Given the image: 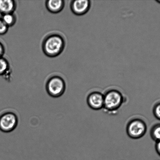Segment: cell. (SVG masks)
Listing matches in <instances>:
<instances>
[{"label": "cell", "mask_w": 160, "mask_h": 160, "mask_svg": "<svg viewBox=\"0 0 160 160\" xmlns=\"http://www.w3.org/2000/svg\"><path fill=\"white\" fill-rule=\"evenodd\" d=\"M125 97L120 91L111 89L104 94L103 109L109 112L118 110L125 101Z\"/></svg>", "instance_id": "cell-1"}, {"label": "cell", "mask_w": 160, "mask_h": 160, "mask_svg": "<svg viewBox=\"0 0 160 160\" xmlns=\"http://www.w3.org/2000/svg\"><path fill=\"white\" fill-rule=\"evenodd\" d=\"M46 89L50 96L58 98L61 96L65 92V84L62 78L54 77L49 80L47 83Z\"/></svg>", "instance_id": "cell-4"}, {"label": "cell", "mask_w": 160, "mask_h": 160, "mask_svg": "<svg viewBox=\"0 0 160 160\" xmlns=\"http://www.w3.org/2000/svg\"><path fill=\"white\" fill-rule=\"evenodd\" d=\"M1 20L9 27L13 26L15 23L16 19L12 13H8L3 15Z\"/></svg>", "instance_id": "cell-11"}, {"label": "cell", "mask_w": 160, "mask_h": 160, "mask_svg": "<svg viewBox=\"0 0 160 160\" xmlns=\"http://www.w3.org/2000/svg\"><path fill=\"white\" fill-rule=\"evenodd\" d=\"M88 106L94 110L98 111L104 107V94L95 91L88 95L87 98Z\"/></svg>", "instance_id": "cell-6"}, {"label": "cell", "mask_w": 160, "mask_h": 160, "mask_svg": "<svg viewBox=\"0 0 160 160\" xmlns=\"http://www.w3.org/2000/svg\"><path fill=\"white\" fill-rule=\"evenodd\" d=\"M8 26L2 20H0V35L5 34L8 31Z\"/></svg>", "instance_id": "cell-14"}, {"label": "cell", "mask_w": 160, "mask_h": 160, "mask_svg": "<svg viewBox=\"0 0 160 160\" xmlns=\"http://www.w3.org/2000/svg\"><path fill=\"white\" fill-rule=\"evenodd\" d=\"M90 6V2L88 0H77L71 3V8L74 13L81 15L88 12Z\"/></svg>", "instance_id": "cell-7"}, {"label": "cell", "mask_w": 160, "mask_h": 160, "mask_svg": "<svg viewBox=\"0 0 160 160\" xmlns=\"http://www.w3.org/2000/svg\"><path fill=\"white\" fill-rule=\"evenodd\" d=\"M148 131L146 123L141 117L133 118L127 125V134L133 139H139L143 137Z\"/></svg>", "instance_id": "cell-2"}, {"label": "cell", "mask_w": 160, "mask_h": 160, "mask_svg": "<svg viewBox=\"0 0 160 160\" xmlns=\"http://www.w3.org/2000/svg\"><path fill=\"white\" fill-rule=\"evenodd\" d=\"M64 2L62 0H49L47 2L46 6L49 10L53 13H57L62 10Z\"/></svg>", "instance_id": "cell-9"}, {"label": "cell", "mask_w": 160, "mask_h": 160, "mask_svg": "<svg viewBox=\"0 0 160 160\" xmlns=\"http://www.w3.org/2000/svg\"><path fill=\"white\" fill-rule=\"evenodd\" d=\"M9 69V64L7 61L2 57L0 58V75H4Z\"/></svg>", "instance_id": "cell-12"}, {"label": "cell", "mask_w": 160, "mask_h": 160, "mask_svg": "<svg viewBox=\"0 0 160 160\" xmlns=\"http://www.w3.org/2000/svg\"><path fill=\"white\" fill-rule=\"evenodd\" d=\"M18 123V117L14 112H4L0 116V131L3 132L8 133L13 131Z\"/></svg>", "instance_id": "cell-5"}, {"label": "cell", "mask_w": 160, "mask_h": 160, "mask_svg": "<svg viewBox=\"0 0 160 160\" xmlns=\"http://www.w3.org/2000/svg\"><path fill=\"white\" fill-rule=\"evenodd\" d=\"M150 136L151 138L156 142L160 141V124L153 126L150 131Z\"/></svg>", "instance_id": "cell-10"}, {"label": "cell", "mask_w": 160, "mask_h": 160, "mask_svg": "<svg viewBox=\"0 0 160 160\" xmlns=\"http://www.w3.org/2000/svg\"><path fill=\"white\" fill-rule=\"evenodd\" d=\"M15 3L11 0H0V13H12L15 9Z\"/></svg>", "instance_id": "cell-8"}, {"label": "cell", "mask_w": 160, "mask_h": 160, "mask_svg": "<svg viewBox=\"0 0 160 160\" xmlns=\"http://www.w3.org/2000/svg\"><path fill=\"white\" fill-rule=\"evenodd\" d=\"M4 48L2 43H0V58H1L4 53Z\"/></svg>", "instance_id": "cell-16"}, {"label": "cell", "mask_w": 160, "mask_h": 160, "mask_svg": "<svg viewBox=\"0 0 160 160\" xmlns=\"http://www.w3.org/2000/svg\"><path fill=\"white\" fill-rule=\"evenodd\" d=\"M156 149L158 154L160 156V141L156 142Z\"/></svg>", "instance_id": "cell-15"}, {"label": "cell", "mask_w": 160, "mask_h": 160, "mask_svg": "<svg viewBox=\"0 0 160 160\" xmlns=\"http://www.w3.org/2000/svg\"><path fill=\"white\" fill-rule=\"evenodd\" d=\"M157 2L158 3H159L160 4V0H158V1H157Z\"/></svg>", "instance_id": "cell-17"}, {"label": "cell", "mask_w": 160, "mask_h": 160, "mask_svg": "<svg viewBox=\"0 0 160 160\" xmlns=\"http://www.w3.org/2000/svg\"><path fill=\"white\" fill-rule=\"evenodd\" d=\"M153 112L155 117L160 120V103L157 104L153 107Z\"/></svg>", "instance_id": "cell-13"}, {"label": "cell", "mask_w": 160, "mask_h": 160, "mask_svg": "<svg viewBox=\"0 0 160 160\" xmlns=\"http://www.w3.org/2000/svg\"><path fill=\"white\" fill-rule=\"evenodd\" d=\"M64 45L62 37L57 35H51L47 38L44 42V51L47 55L54 57L62 52Z\"/></svg>", "instance_id": "cell-3"}]
</instances>
